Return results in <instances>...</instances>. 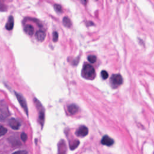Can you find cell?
Listing matches in <instances>:
<instances>
[{"instance_id": "e0dca14e", "label": "cell", "mask_w": 154, "mask_h": 154, "mask_svg": "<svg viewBox=\"0 0 154 154\" xmlns=\"http://www.w3.org/2000/svg\"><path fill=\"white\" fill-rule=\"evenodd\" d=\"M87 59H88V60L89 61V62H90L91 63H95L96 61V56H95V55H89L88 58H87Z\"/></svg>"}, {"instance_id": "5bb4252c", "label": "cell", "mask_w": 154, "mask_h": 154, "mask_svg": "<svg viewBox=\"0 0 154 154\" xmlns=\"http://www.w3.org/2000/svg\"><path fill=\"white\" fill-rule=\"evenodd\" d=\"M80 145V141L78 140H75L73 141H71L69 143V146L71 150H74Z\"/></svg>"}, {"instance_id": "ffe728a7", "label": "cell", "mask_w": 154, "mask_h": 154, "mask_svg": "<svg viewBox=\"0 0 154 154\" xmlns=\"http://www.w3.org/2000/svg\"><path fill=\"white\" fill-rule=\"evenodd\" d=\"M20 138H21L22 140L24 141V142H25L27 141V135L25 134V133L24 132H22L21 134H20Z\"/></svg>"}, {"instance_id": "3957f363", "label": "cell", "mask_w": 154, "mask_h": 154, "mask_svg": "<svg viewBox=\"0 0 154 154\" xmlns=\"http://www.w3.org/2000/svg\"><path fill=\"white\" fill-rule=\"evenodd\" d=\"M123 83V78L120 74H113L110 78V84L113 88L116 89Z\"/></svg>"}, {"instance_id": "52a82bcc", "label": "cell", "mask_w": 154, "mask_h": 154, "mask_svg": "<svg viewBox=\"0 0 154 154\" xmlns=\"http://www.w3.org/2000/svg\"><path fill=\"white\" fill-rule=\"evenodd\" d=\"M101 143L102 145H106L107 146H111L115 143L114 140L112 138L108 136H105L102 137L101 140Z\"/></svg>"}, {"instance_id": "4fadbf2b", "label": "cell", "mask_w": 154, "mask_h": 154, "mask_svg": "<svg viewBox=\"0 0 154 154\" xmlns=\"http://www.w3.org/2000/svg\"><path fill=\"white\" fill-rule=\"evenodd\" d=\"M66 148V145L64 144V143L63 141L60 142L59 143V153L60 154H65V150H63V149Z\"/></svg>"}, {"instance_id": "44dd1931", "label": "cell", "mask_w": 154, "mask_h": 154, "mask_svg": "<svg viewBox=\"0 0 154 154\" xmlns=\"http://www.w3.org/2000/svg\"><path fill=\"white\" fill-rule=\"evenodd\" d=\"M58 38H59V34L57 32H54L53 33V41L54 42H57L58 40Z\"/></svg>"}, {"instance_id": "ba28073f", "label": "cell", "mask_w": 154, "mask_h": 154, "mask_svg": "<svg viewBox=\"0 0 154 154\" xmlns=\"http://www.w3.org/2000/svg\"><path fill=\"white\" fill-rule=\"evenodd\" d=\"M9 126L11 127L12 129L17 130L20 127V124L17 120L14 119V118H12V119H10L9 120Z\"/></svg>"}, {"instance_id": "9a60e30c", "label": "cell", "mask_w": 154, "mask_h": 154, "mask_svg": "<svg viewBox=\"0 0 154 154\" xmlns=\"http://www.w3.org/2000/svg\"><path fill=\"white\" fill-rule=\"evenodd\" d=\"M63 24L64 26L69 28L71 26V21L68 17H64L63 19Z\"/></svg>"}, {"instance_id": "9c48e42d", "label": "cell", "mask_w": 154, "mask_h": 154, "mask_svg": "<svg viewBox=\"0 0 154 154\" xmlns=\"http://www.w3.org/2000/svg\"><path fill=\"white\" fill-rule=\"evenodd\" d=\"M68 110L70 115H73L78 111V107L75 104H71L68 107Z\"/></svg>"}, {"instance_id": "d6986e66", "label": "cell", "mask_w": 154, "mask_h": 154, "mask_svg": "<svg viewBox=\"0 0 154 154\" xmlns=\"http://www.w3.org/2000/svg\"><path fill=\"white\" fill-rule=\"evenodd\" d=\"M54 9L55 10L59 13H61L62 12V8L60 6V5L58 4H55L54 5Z\"/></svg>"}, {"instance_id": "2e32d148", "label": "cell", "mask_w": 154, "mask_h": 154, "mask_svg": "<svg viewBox=\"0 0 154 154\" xmlns=\"http://www.w3.org/2000/svg\"><path fill=\"white\" fill-rule=\"evenodd\" d=\"M7 130L3 126H0V137L6 134Z\"/></svg>"}, {"instance_id": "5b68a950", "label": "cell", "mask_w": 154, "mask_h": 154, "mask_svg": "<svg viewBox=\"0 0 154 154\" xmlns=\"http://www.w3.org/2000/svg\"><path fill=\"white\" fill-rule=\"evenodd\" d=\"M15 95H16L17 99H18V101L19 102L20 106L22 107V109L25 111V113L28 115V107H27V102L24 99V97L22 95H20L19 93H17V92H15Z\"/></svg>"}, {"instance_id": "277c9868", "label": "cell", "mask_w": 154, "mask_h": 154, "mask_svg": "<svg viewBox=\"0 0 154 154\" xmlns=\"http://www.w3.org/2000/svg\"><path fill=\"white\" fill-rule=\"evenodd\" d=\"M34 101H35L36 105L37 108L38 109L39 113V119L40 124V125H42V126H43V124H44V121H45V111H44V109H43V108L42 107V105L40 104V102L38 99H34Z\"/></svg>"}, {"instance_id": "7c38bea8", "label": "cell", "mask_w": 154, "mask_h": 154, "mask_svg": "<svg viewBox=\"0 0 154 154\" xmlns=\"http://www.w3.org/2000/svg\"><path fill=\"white\" fill-rule=\"evenodd\" d=\"M24 31L27 34L32 36L34 33V29L32 25H27L24 27Z\"/></svg>"}, {"instance_id": "7402d4cb", "label": "cell", "mask_w": 154, "mask_h": 154, "mask_svg": "<svg viewBox=\"0 0 154 154\" xmlns=\"http://www.w3.org/2000/svg\"><path fill=\"white\" fill-rule=\"evenodd\" d=\"M28 152L26 151H18L14 152L13 154H27Z\"/></svg>"}, {"instance_id": "603a6c76", "label": "cell", "mask_w": 154, "mask_h": 154, "mask_svg": "<svg viewBox=\"0 0 154 154\" xmlns=\"http://www.w3.org/2000/svg\"><path fill=\"white\" fill-rule=\"evenodd\" d=\"M79 1L83 5H86L87 3V0H79Z\"/></svg>"}, {"instance_id": "7a4b0ae2", "label": "cell", "mask_w": 154, "mask_h": 154, "mask_svg": "<svg viewBox=\"0 0 154 154\" xmlns=\"http://www.w3.org/2000/svg\"><path fill=\"white\" fill-rule=\"evenodd\" d=\"M10 113L6 102L0 101V120H4L9 116Z\"/></svg>"}, {"instance_id": "8fae6325", "label": "cell", "mask_w": 154, "mask_h": 154, "mask_svg": "<svg viewBox=\"0 0 154 154\" xmlns=\"http://www.w3.org/2000/svg\"><path fill=\"white\" fill-rule=\"evenodd\" d=\"M36 37L37 39L40 42H43L46 37L45 33L42 30H39L37 32L36 34Z\"/></svg>"}, {"instance_id": "8992f818", "label": "cell", "mask_w": 154, "mask_h": 154, "mask_svg": "<svg viewBox=\"0 0 154 154\" xmlns=\"http://www.w3.org/2000/svg\"><path fill=\"white\" fill-rule=\"evenodd\" d=\"M89 133L88 128L85 126H81L78 128V130L76 131L75 134L78 137H86Z\"/></svg>"}, {"instance_id": "30bf717a", "label": "cell", "mask_w": 154, "mask_h": 154, "mask_svg": "<svg viewBox=\"0 0 154 154\" xmlns=\"http://www.w3.org/2000/svg\"><path fill=\"white\" fill-rule=\"evenodd\" d=\"M14 26V19H13V17L12 16H10L9 18L8 21L6 25V28L7 30H12Z\"/></svg>"}, {"instance_id": "6da1fadb", "label": "cell", "mask_w": 154, "mask_h": 154, "mask_svg": "<svg viewBox=\"0 0 154 154\" xmlns=\"http://www.w3.org/2000/svg\"><path fill=\"white\" fill-rule=\"evenodd\" d=\"M82 76L87 80H93L96 76V72L94 68L89 64H85L82 70Z\"/></svg>"}, {"instance_id": "ac0fdd59", "label": "cell", "mask_w": 154, "mask_h": 154, "mask_svg": "<svg viewBox=\"0 0 154 154\" xmlns=\"http://www.w3.org/2000/svg\"><path fill=\"white\" fill-rule=\"evenodd\" d=\"M101 75L102 79L104 80H106L107 78H108V77H109V74H108L107 72L105 70H102L101 73Z\"/></svg>"}]
</instances>
